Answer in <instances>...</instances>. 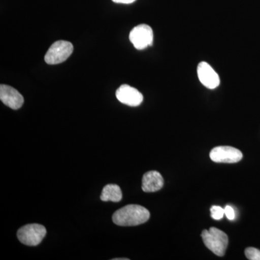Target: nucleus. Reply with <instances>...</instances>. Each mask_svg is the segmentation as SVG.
I'll list each match as a JSON object with an SVG mask.
<instances>
[{"instance_id":"nucleus-1","label":"nucleus","mask_w":260,"mask_h":260,"mask_svg":"<svg viewBox=\"0 0 260 260\" xmlns=\"http://www.w3.org/2000/svg\"><path fill=\"white\" fill-rule=\"evenodd\" d=\"M150 213L146 208L139 205H128L116 210L112 220L119 226H136L148 221Z\"/></svg>"},{"instance_id":"nucleus-2","label":"nucleus","mask_w":260,"mask_h":260,"mask_svg":"<svg viewBox=\"0 0 260 260\" xmlns=\"http://www.w3.org/2000/svg\"><path fill=\"white\" fill-rule=\"evenodd\" d=\"M203 242L215 255L223 256L229 244V238L225 233L215 227L209 230H204L202 233Z\"/></svg>"},{"instance_id":"nucleus-3","label":"nucleus","mask_w":260,"mask_h":260,"mask_svg":"<svg viewBox=\"0 0 260 260\" xmlns=\"http://www.w3.org/2000/svg\"><path fill=\"white\" fill-rule=\"evenodd\" d=\"M47 234V230L44 225L32 223L24 225L19 229L18 240L27 246H37L42 242Z\"/></svg>"},{"instance_id":"nucleus-4","label":"nucleus","mask_w":260,"mask_h":260,"mask_svg":"<svg viewBox=\"0 0 260 260\" xmlns=\"http://www.w3.org/2000/svg\"><path fill=\"white\" fill-rule=\"evenodd\" d=\"M73 45L67 41H57L49 48L46 54V62L49 64H57L64 62L73 54Z\"/></svg>"},{"instance_id":"nucleus-5","label":"nucleus","mask_w":260,"mask_h":260,"mask_svg":"<svg viewBox=\"0 0 260 260\" xmlns=\"http://www.w3.org/2000/svg\"><path fill=\"white\" fill-rule=\"evenodd\" d=\"M129 40L138 50H143L153 45V32L151 27L146 24L137 25L130 32Z\"/></svg>"},{"instance_id":"nucleus-6","label":"nucleus","mask_w":260,"mask_h":260,"mask_svg":"<svg viewBox=\"0 0 260 260\" xmlns=\"http://www.w3.org/2000/svg\"><path fill=\"white\" fill-rule=\"evenodd\" d=\"M210 158L215 162L235 164L242 160L243 154L240 150L233 147L218 146L210 151Z\"/></svg>"},{"instance_id":"nucleus-7","label":"nucleus","mask_w":260,"mask_h":260,"mask_svg":"<svg viewBox=\"0 0 260 260\" xmlns=\"http://www.w3.org/2000/svg\"><path fill=\"white\" fill-rule=\"evenodd\" d=\"M116 96L119 102L129 107H138L143 102V94L128 85H121L116 90Z\"/></svg>"},{"instance_id":"nucleus-8","label":"nucleus","mask_w":260,"mask_h":260,"mask_svg":"<svg viewBox=\"0 0 260 260\" xmlns=\"http://www.w3.org/2000/svg\"><path fill=\"white\" fill-rule=\"evenodd\" d=\"M198 76L200 83L208 89H215L220 85L219 75L208 62L202 61L198 66Z\"/></svg>"},{"instance_id":"nucleus-9","label":"nucleus","mask_w":260,"mask_h":260,"mask_svg":"<svg viewBox=\"0 0 260 260\" xmlns=\"http://www.w3.org/2000/svg\"><path fill=\"white\" fill-rule=\"evenodd\" d=\"M0 99L7 107L15 110L21 108L24 103L23 95L16 89L3 84L0 85Z\"/></svg>"},{"instance_id":"nucleus-10","label":"nucleus","mask_w":260,"mask_h":260,"mask_svg":"<svg viewBox=\"0 0 260 260\" xmlns=\"http://www.w3.org/2000/svg\"><path fill=\"white\" fill-rule=\"evenodd\" d=\"M164 181L161 174L156 171L145 173L142 181V189L145 192H155L164 186Z\"/></svg>"},{"instance_id":"nucleus-11","label":"nucleus","mask_w":260,"mask_h":260,"mask_svg":"<svg viewBox=\"0 0 260 260\" xmlns=\"http://www.w3.org/2000/svg\"><path fill=\"white\" fill-rule=\"evenodd\" d=\"M122 199V192L119 186L116 184H107L103 189L101 200L104 202L118 203Z\"/></svg>"},{"instance_id":"nucleus-12","label":"nucleus","mask_w":260,"mask_h":260,"mask_svg":"<svg viewBox=\"0 0 260 260\" xmlns=\"http://www.w3.org/2000/svg\"><path fill=\"white\" fill-rule=\"evenodd\" d=\"M245 255L249 260H260V250L254 247L246 248Z\"/></svg>"},{"instance_id":"nucleus-13","label":"nucleus","mask_w":260,"mask_h":260,"mask_svg":"<svg viewBox=\"0 0 260 260\" xmlns=\"http://www.w3.org/2000/svg\"><path fill=\"white\" fill-rule=\"evenodd\" d=\"M210 213H211V217L214 220H220L223 218V215H225V211L223 208L220 206H216L214 205L210 208Z\"/></svg>"},{"instance_id":"nucleus-14","label":"nucleus","mask_w":260,"mask_h":260,"mask_svg":"<svg viewBox=\"0 0 260 260\" xmlns=\"http://www.w3.org/2000/svg\"><path fill=\"white\" fill-rule=\"evenodd\" d=\"M224 211H225V216L227 218L230 220H234L235 219L236 213L235 210L230 205H227L225 208H224Z\"/></svg>"},{"instance_id":"nucleus-15","label":"nucleus","mask_w":260,"mask_h":260,"mask_svg":"<svg viewBox=\"0 0 260 260\" xmlns=\"http://www.w3.org/2000/svg\"><path fill=\"white\" fill-rule=\"evenodd\" d=\"M112 1L115 3H119V4H131L136 0H112Z\"/></svg>"},{"instance_id":"nucleus-16","label":"nucleus","mask_w":260,"mask_h":260,"mask_svg":"<svg viewBox=\"0 0 260 260\" xmlns=\"http://www.w3.org/2000/svg\"><path fill=\"white\" fill-rule=\"evenodd\" d=\"M114 260H129V259H126V258H116V259H114Z\"/></svg>"}]
</instances>
